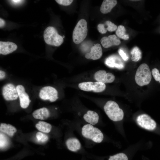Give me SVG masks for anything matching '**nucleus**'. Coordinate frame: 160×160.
Here are the masks:
<instances>
[{
    "label": "nucleus",
    "instance_id": "1",
    "mask_svg": "<svg viewBox=\"0 0 160 160\" xmlns=\"http://www.w3.org/2000/svg\"><path fill=\"white\" fill-rule=\"evenodd\" d=\"M151 78V72L148 65L145 63L141 64L137 69L135 76L137 84L140 86L148 85Z\"/></svg>",
    "mask_w": 160,
    "mask_h": 160
},
{
    "label": "nucleus",
    "instance_id": "18",
    "mask_svg": "<svg viewBox=\"0 0 160 160\" xmlns=\"http://www.w3.org/2000/svg\"><path fill=\"white\" fill-rule=\"evenodd\" d=\"M117 4V1L116 0H103L100 7V11L103 14L108 13L111 11Z\"/></svg>",
    "mask_w": 160,
    "mask_h": 160
},
{
    "label": "nucleus",
    "instance_id": "30",
    "mask_svg": "<svg viewBox=\"0 0 160 160\" xmlns=\"http://www.w3.org/2000/svg\"><path fill=\"white\" fill-rule=\"evenodd\" d=\"M119 54L121 56L123 60L125 61H127L129 59V57L124 52V51L121 49H120L118 50Z\"/></svg>",
    "mask_w": 160,
    "mask_h": 160
},
{
    "label": "nucleus",
    "instance_id": "16",
    "mask_svg": "<svg viewBox=\"0 0 160 160\" xmlns=\"http://www.w3.org/2000/svg\"><path fill=\"white\" fill-rule=\"evenodd\" d=\"M117 28L116 25L109 20L106 21L104 24H99L97 26L98 31L102 34L105 33L107 31L109 32L114 31Z\"/></svg>",
    "mask_w": 160,
    "mask_h": 160
},
{
    "label": "nucleus",
    "instance_id": "11",
    "mask_svg": "<svg viewBox=\"0 0 160 160\" xmlns=\"http://www.w3.org/2000/svg\"><path fill=\"white\" fill-rule=\"evenodd\" d=\"M20 100L21 107L26 108L29 106L31 100L29 96L25 91L24 87L21 85H18L16 87Z\"/></svg>",
    "mask_w": 160,
    "mask_h": 160
},
{
    "label": "nucleus",
    "instance_id": "10",
    "mask_svg": "<svg viewBox=\"0 0 160 160\" xmlns=\"http://www.w3.org/2000/svg\"><path fill=\"white\" fill-rule=\"evenodd\" d=\"M95 79L97 81L104 83H111L114 80L115 77L112 73H107L104 70H100L94 75Z\"/></svg>",
    "mask_w": 160,
    "mask_h": 160
},
{
    "label": "nucleus",
    "instance_id": "33",
    "mask_svg": "<svg viewBox=\"0 0 160 160\" xmlns=\"http://www.w3.org/2000/svg\"><path fill=\"white\" fill-rule=\"evenodd\" d=\"M5 24V22L4 20L1 19L0 18V28L3 27Z\"/></svg>",
    "mask_w": 160,
    "mask_h": 160
},
{
    "label": "nucleus",
    "instance_id": "21",
    "mask_svg": "<svg viewBox=\"0 0 160 160\" xmlns=\"http://www.w3.org/2000/svg\"><path fill=\"white\" fill-rule=\"evenodd\" d=\"M0 130L2 132L6 134L11 137H12L17 131L16 128L13 126L4 123L0 124Z\"/></svg>",
    "mask_w": 160,
    "mask_h": 160
},
{
    "label": "nucleus",
    "instance_id": "29",
    "mask_svg": "<svg viewBox=\"0 0 160 160\" xmlns=\"http://www.w3.org/2000/svg\"><path fill=\"white\" fill-rule=\"evenodd\" d=\"M55 1L58 4L64 6H68L73 2L72 0H56Z\"/></svg>",
    "mask_w": 160,
    "mask_h": 160
},
{
    "label": "nucleus",
    "instance_id": "3",
    "mask_svg": "<svg viewBox=\"0 0 160 160\" xmlns=\"http://www.w3.org/2000/svg\"><path fill=\"white\" fill-rule=\"evenodd\" d=\"M44 41L47 44L59 46L63 42V37L59 35L54 27L49 26L45 30L44 33Z\"/></svg>",
    "mask_w": 160,
    "mask_h": 160
},
{
    "label": "nucleus",
    "instance_id": "24",
    "mask_svg": "<svg viewBox=\"0 0 160 160\" xmlns=\"http://www.w3.org/2000/svg\"><path fill=\"white\" fill-rule=\"evenodd\" d=\"M116 34L119 38L127 40L129 39V35L125 33V29L124 26L120 25L117 28Z\"/></svg>",
    "mask_w": 160,
    "mask_h": 160
},
{
    "label": "nucleus",
    "instance_id": "23",
    "mask_svg": "<svg viewBox=\"0 0 160 160\" xmlns=\"http://www.w3.org/2000/svg\"><path fill=\"white\" fill-rule=\"evenodd\" d=\"M131 53L132 55L131 60L132 61H137L142 57V52L139 48L137 47H135L132 49Z\"/></svg>",
    "mask_w": 160,
    "mask_h": 160
},
{
    "label": "nucleus",
    "instance_id": "2",
    "mask_svg": "<svg viewBox=\"0 0 160 160\" xmlns=\"http://www.w3.org/2000/svg\"><path fill=\"white\" fill-rule=\"evenodd\" d=\"M104 109L106 114L111 120L117 121L123 119V111L115 102L112 100L107 101L104 106Z\"/></svg>",
    "mask_w": 160,
    "mask_h": 160
},
{
    "label": "nucleus",
    "instance_id": "12",
    "mask_svg": "<svg viewBox=\"0 0 160 160\" xmlns=\"http://www.w3.org/2000/svg\"><path fill=\"white\" fill-rule=\"evenodd\" d=\"M105 64L108 66L119 69L123 68L124 64L121 58L118 55H112L108 57L105 61Z\"/></svg>",
    "mask_w": 160,
    "mask_h": 160
},
{
    "label": "nucleus",
    "instance_id": "5",
    "mask_svg": "<svg viewBox=\"0 0 160 160\" xmlns=\"http://www.w3.org/2000/svg\"><path fill=\"white\" fill-rule=\"evenodd\" d=\"M81 132L84 137L95 143H100L103 139V135L101 131L91 124L84 125L82 128Z\"/></svg>",
    "mask_w": 160,
    "mask_h": 160
},
{
    "label": "nucleus",
    "instance_id": "19",
    "mask_svg": "<svg viewBox=\"0 0 160 160\" xmlns=\"http://www.w3.org/2000/svg\"><path fill=\"white\" fill-rule=\"evenodd\" d=\"M83 118L86 121L91 124L94 125L98 122L99 116L96 112L89 110L84 115Z\"/></svg>",
    "mask_w": 160,
    "mask_h": 160
},
{
    "label": "nucleus",
    "instance_id": "13",
    "mask_svg": "<svg viewBox=\"0 0 160 160\" xmlns=\"http://www.w3.org/2000/svg\"><path fill=\"white\" fill-rule=\"evenodd\" d=\"M100 42L103 46L105 48H108L112 46H117L121 43L119 39L114 34L102 37Z\"/></svg>",
    "mask_w": 160,
    "mask_h": 160
},
{
    "label": "nucleus",
    "instance_id": "4",
    "mask_svg": "<svg viewBox=\"0 0 160 160\" xmlns=\"http://www.w3.org/2000/svg\"><path fill=\"white\" fill-rule=\"evenodd\" d=\"M87 21L84 19L80 20L73 31L72 38L73 42L79 44L83 41L87 36Z\"/></svg>",
    "mask_w": 160,
    "mask_h": 160
},
{
    "label": "nucleus",
    "instance_id": "20",
    "mask_svg": "<svg viewBox=\"0 0 160 160\" xmlns=\"http://www.w3.org/2000/svg\"><path fill=\"white\" fill-rule=\"evenodd\" d=\"M66 144L68 149L73 152H76L81 148V143L76 138L68 139L66 141Z\"/></svg>",
    "mask_w": 160,
    "mask_h": 160
},
{
    "label": "nucleus",
    "instance_id": "32",
    "mask_svg": "<svg viewBox=\"0 0 160 160\" xmlns=\"http://www.w3.org/2000/svg\"><path fill=\"white\" fill-rule=\"evenodd\" d=\"M6 73L5 72L2 71H0V80H2L5 77Z\"/></svg>",
    "mask_w": 160,
    "mask_h": 160
},
{
    "label": "nucleus",
    "instance_id": "26",
    "mask_svg": "<svg viewBox=\"0 0 160 160\" xmlns=\"http://www.w3.org/2000/svg\"><path fill=\"white\" fill-rule=\"evenodd\" d=\"M36 137L38 141L42 143L47 141L48 139L47 135L41 132H38L36 133Z\"/></svg>",
    "mask_w": 160,
    "mask_h": 160
},
{
    "label": "nucleus",
    "instance_id": "28",
    "mask_svg": "<svg viewBox=\"0 0 160 160\" xmlns=\"http://www.w3.org/2000/svg\"><path fill=\"white\" fill-rule=\"evenodd\" d=\"M151 73L155 80L156 81H159L160 80V74L158 69L156 68L153 69Z\"/></svg>",
    "mask_w": 160,
    "mask_h": 160
},
{
    "label": "nucleus",
    "instance_id": "34",
    "mask_svg": "<svg viewBox=\"0 0 160 160\" xmlns=\"http://www.w3.org/2000/svg\"><path fill=\"white\" fill-rule=\"evenodd\" d=\"M62 37H63V38H64L65 37V36H62Z\"/></svg>",
    "mask_w": 160,
    "mask_h": 160
},
{
    "label": "nucleus",
    "instance_id": "6",
    "mask_svg": "<svg viewBox=\"0 0 160 160\" xmlns=\"http://www.w3.org/2000/svg\"><path fill=\"white\" fill-rule=\"evenodd\" d=\"M78 87L80 89L84 91L100 92L105 89L106 85L105 84L98 81H88L79 83Z\"/></svg>",
    "mask_w": 160,
    "mask_h": 160
},
{
    "label": "nucleus",
    "instance_id": "25",
    "mask_svg": "<svg viewBox=\"0 0 160 160\" xmlns=\"http://www.w3.org/2000/svg\"><path fill=\"white\" fill-rule=\"evenodd\" d=\"M108 160H128V158L125 154L120 153L110 156Z\"/></svg>",
    "mask_w": 160,
    "mask_h": 160
},
{
    "label": "nucleus",
    "instance_id": "22",
    "mask_svg": "<svg viewBox=\"0 0 160 160\" xmlns=\"http://www.w3.org/2000/svg\"><path fill=\"white\" fill-rule=\"evenodd\" d=\"M35 127L39 131L47 133L49 132L52 129V126L50 124L42 121H39Z\"/></svg>",
    "mask_w": 160,
    "mask_h": 160
},
{
    "label": "nucleus",
    "instance_id": "7",
    "mask_svg": "<svg viewBox=\"0 0 160 160\" xmlns=\"http://www.w3.org/2000/svg\"><path fill=\"white\" fill-rule=\"evenodd\" d=\"M39 96L42 100L54 102L58 98V93L55 88L49 86L42 87L40 90Z\"/></svg>",
    "mask_w": 160,
    "mask_h": 160
},
{
    "label": "nucleus",
    "instance_id": "17",
    "mask_svg": "<svg viewBox=\"0 0 160 160\" xmlns=\"http://www.w3.org/2000/svg\"><path fill=\"white\" fill-rule=\"evenodd\" d=\"M32 116L35 119L44 120L49 117L50 113L47 108L43 107L34 111L33 112Z\"/></svg>",
    "mask_w": 160,
    "mask_h": 160
},
{
    "label": "nucleus",
    "instance_id": "14",
    "mask_svg": "<svg viewBox=\"0 0 160 160\" xmlns=\"http://www.w3.org/2000/svg\"><path fill=\"white\" fill-rule=\"evenodd\" d=\"M102 54V49L100 45L97 44L92 47L90 52L86 53L85 56L87 59L95 60L100 59Z\"/></svg>",
    "mask_w": 160,
    "mask_h": 160
},
{
    "label": "nucleus",
    "instance_id": "15",
    "mask_svg": "<svg viewBox=\"0 0 160 160\" xmlns=\"http://www.w3.org/2000/svg\"><path fill=\"white\" fill-rule=\"evenodd\" d=\"M17 45L11 42L0 41V53L5 55L11 53L16 50Z\"/></svg>",
    "mask_w": 160,
    "mask_h": 160
},
{
    "label": "nucleus",
    "instance_id": "35",
    "mask_svg": "<svg viewBox=\"0 0 160 160\" xmlns=\"http://www.w3.org/2000/svg\"><path fill=\"white\" fill-rule=\"evenodd\" d=\"M159 81V82L160 83V80Z\"/></svg>",
    "mask_w": 160,
    "mask_h": 160
},
{
    "label": "nucleus",
    "instance_id": "27",
    "mask_svg": "<svg viewBox=\"0 0 160 160\" xmlns=\"http://www.w3.org/2000/svg\"><path fill=\"white\" fill-rule=\"evenodd\" d=\"M0 148L5 147L8 144V140L7 137L2 133H0Z\"/></svg>",
    "mask_w": 160,
    "mask_h": 160
},
{
    "label": "nucleus",
    "instance_id": "9",
    "mask_svg": "<svg viewBox=\"0 0 160 160\" xmlns=\"http://www.w3.org/2000/svg\"><path fill=\"white\" fill-rule=\"evenodd\" d=\"M2 93L4 98L7 101L15 100L18 97L16 87L11 83L7 84L3 87Z\"/></svg>",
    "mask_w": 160,
    "mask_h": 160
},
{
    "label": "nucleus",
    "instance_id": "31",
    "mask_svg": "<svg viewBox=\"0 0 160 160\" xmlns=\"http://www.w3.org/2000/svg\"><path fill=\"white\" fill-rule=\"evenodd\" d=\"M10 1L12 4L15 5L20 4L24 1L19 0H13Z\"/></svg>",
    "mask_w": 160,
    "mask_h": 160
},
{
    "label": "nucleus",
    "instance_id": "8",
    "mask_svg": "<svg viewBox=\"0 0 160 160\" xmlns=\"http://www.w3.org/2000/svg\"><path fill=\"white\" fill-rule=\"evenodd\" d=\"M136 121L140 127L148 130H153L156 126L155 121L146 114H142L138 116Z\"/></svg>",
    "mask_w": 160,
    "mask_h": 160
}]
</instances>
